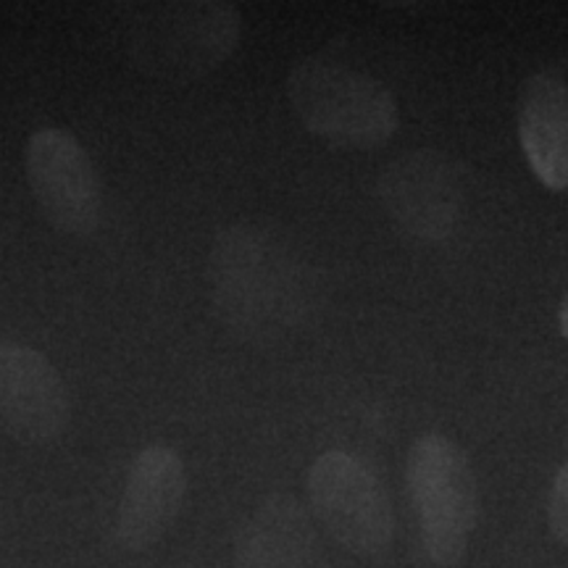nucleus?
<instances>
[{
	"label": "nucleus",
	"instance_id": "nucleus-1",
	"mask_svg": "<svg viewBox=\"0 0 568 568\" xmlns=\"http://www.w3.org/2000/svg\"><path fill=\"white\" fill-rule=\"evenodd\" d=\"M209 280L219 318L247 343H276L314 316V266L276 226H224L213 240Z\"/></svg>",
	"mask_w": 568,
	"mask_h": 568
},
{
	"label": "nucleus",
	"instance_id": "nucleus-2",
	"mask_svg": "<svg viewBox=\"0 0 568 568\" xmlns=\"http://www.w3.org/2000/svg\"><path fill=\"white\" fill-rule=\"evenodd\" d=\"M109 32L148 77L169 82L201 80L237 51L240 11L219 0L105 6Z\"/></svg>",
	"mask_w": 568,
	"mask_h": 568
},
{
	"label": "nucleus",
	"instance_id": "nucleus-3",
	"mask_svg": "<svg viewBox=\"0 0 568 568\" xmlns=\"http://www.w3.org/2000/svg\"><path fill=\"white\" fill-rule=\"evenodd\" d=\"M287 95L305 130L343 151L387 145L400 126L393 92L343 63L303 59L290 71Z\"/></svg>",
	"mask_w": 568,
	"mask_h": 568
},
{
	"label": "nucleus",
	"instance_id": "nucleus-4",
	"mask_svg": "<svg viewBox=\"0 0 568 568\" xmlns=\"http://www.w3.org/2000/svg\"><path fill=\"white\" fill-rule=\"evenodd\" d=\"M424 548L439 566L464 560L479 518V493L466 453L450 437L429 432L410 445L406 466Z\"/></svg>",
	"mask_w": 568,
	"mask_h": 568
},
{
	"label": "nucleus",
	"instance_id": "nucleus-5",
	"mask_svg": "<svg viewBox=\"0 0 568 568\" xmlns=\"http://www.w3.org/2000/svg\"><path fill=\"white\" fill-rule=\"evenodd\" d=\"M311 506L322 527L355 556H382L395 535L393 503L385 485L351 453L329 450L308 474Z\"/></svg>",
	"mask_w": 568,
	"mask_h": 568
},
{
	"label": "nucleus",
	"instance_id": "nucleus-6",
	"mask_svg": "<svg viewBox=\"0 0 568 568\" xmlns=\"http://www.w3.org/2000/svg\"><path fill=\"white\" fill-rule=\"evenodd\" d=\"M24 172L48 224L88 237L103 222V182L95 161L74 132L38 130L24 148Z\"/></svg>",
	"mask_w": 568,
	"mask_h": 568
},
{
	"label": "nucleus",
	"instance_id": "nucleus-7",
	"mask_svg": "<svg viewBox=\"0 0 568 568\" xmlns=\"http://www.w3.org/2000/svg\"><path fill=\"white\" fill-rule=\"evenodd\" d=\"M376 193L397 230L416 243L443 245L466 216V187L445 155L416 151L389 163Z\"/></svg>",
	"mask_w": 568,
	"mask_h": 568
},
{
	"label": "nucleus",
	"instance_id": "nucleus-8",
	"mask_svg": "<svg viewBox=\"0 0 568 568\" xmlns=\"http://www.w3.org/2000/svg\"><path fill=\"white\" fill-rule=\"evenodd\" d=\"M71 403L55 366L34 347L0 337V426L21 445H48L67 432Z\"/></svg>",
	"mask_w": 568,
	"mask_h": 568
},
{
	"label": "nucleus",
	"instance_id": "nucleus-9",
	"mask_svg": "<svg viewBox=\"0 0 568 568\" xmlns=\"http://www.w3.org/2000/svg\"><path fill=\"white\" fill-rule=\"evenodd\" d=\"M187 495V468L169 445H148L138 453L119 506L116 537L126 550L159 545L180 516Z\"/></svg>",
	"mask_w": 568,
	"mask_h": 568
},
{
	"label": "nucleus",
	"instance_id": "nucleus-10",
	"mask_svg": "<svg viewBox=\"0 0 568 568\" xmlns=\"http://www.w3.org/2000/svg\"><path fill=\"white\" fill-rule=\"evenodd\" d=\"M518 138L537 180L556 193L568 190V88L548 71L524 82Z\"/></svg>",
	"mask_w": 568,
	"mask_h": 568
},
{
	"label": "nucleus",
	"instance_id": "nucleus-11",
	"mask_svg": "<svg viewBox=\"0 0 568 568\" xmlns=\"http://www.w3.org/2000/svg\"><path fill=\"white\" fill-rule=\"evenodd\" d=\"M301 503L274 497L237 537L240 568H308L316 539Z\"/></svg>",
	"mask_w": 568,
	"mask_h": 568
},
{
	"label": "nucleus",
	"instance_id": "nucleus-12",
	"mask_svg": "<svg viewBox=\"0 0 568 568\" xmlns=\"http://www.w3.org/2000/svg\"><path fill=\"white\" fill-rule=\"evenodd\" d=\"M548 521H550L552 535H556L564 545H568V460L558 471L556 481H552V493L548 503Z\"/></svg>",
	"mask_w": 568,
	"mask_h": 568
},
{
	"label": "nucleus",
	"instance_id": "nucleus-13",
	"mask_svg": "<svg viewBox=\"0 0 568 568\" xmlns=\"http://www.w3.org/2000/svg\"><path fill=\"white\" fill-rule=\"evenodd\" d=\"M558 324H560V335L568 339V297L564 303H560V311H558Z\"/></svg>",
	"mask_w": 568,
	"mask_h": 568
}]
</instances>
